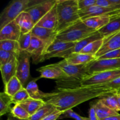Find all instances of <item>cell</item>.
I'll list each match as a JSON object with an SVG mask.
<instances>
[{
	"label": "cell",
	"instance_id": "6da1fadb",
	"mask_svg": "<svg viewBox=\"0 0 120 120\" xmlns=\"http://www.w3.org/2000/svg\"><path fill=\"white\" fill-rule=\"evenodd\" d=\"M115 91H116L104 85L80 87L47 93L44 101L53 105L59 111L64 112L92 98H100Z\"/></svg>",
	"mask_w": 120,
	"mask_h": 120
},
{
	"label": "cell",
	"instance_id": "7a4b0ae2",
	"mask_svg": "<svg viewBox=\"0 0 120 120\" xmlns=\"http://www.w3.org/2000/svg\"><path fill=\"white\" fill-rule=\"evenodd\" d=\"M79 11L77 0H57V34L81 19Z\"/></svg>",
	"mask_w": 120,
	"mask_h": 120
},
{
	"label": "cell",
	"instance_id": "3957f363",
	"mask_svg": "<svg viewBox=\"0 0 120 120\" xmlns=\"http://www.w3.org/2000/svg\"><path fill=\"white\" fill-rule=\"evenodd\" d=\"M42 0H13L3 9L0 16V29L15 21L26 9L42 2Z\"/></svg>",
	"mask_w": 120,
	"mask_h": 120
},
{
	"label": "cell",
	"instance_id": "277c9868",
	"mask_svg": "<svg viewBox=\"0 0 120 120\" xmlns=\"http://www.w3.org/2000/svg\"><path fill=\"white\" fill-rule=\"evenodd\" d=\"M96 32L97 30L89 28L82 19H80L72 25L57 34L56 39L62 42L76 43L86 38Z\"/></svg>",
	"mask_w": 120,
	"mask_h": 120
},
{
	"label": "cell",
	"instance_id": "5b68a950",
	"mask_svg": "<svg viewBox=\"0 0 120 120\" xmlns=\"http://www.w3.org/2000/svg\"><path fill=\"white\" fill-rule=\"evenodd\" d=\"M120 77V69L93 74L83 80L81 87L102 86Z\"/></svg>",
	"mask_w": 120,
	"mask_h": 120
},
{
	"label": "cell",
	"instance_id": "8992f818",
	"mask_svg": "<svg viewBox=\"0 0 120 120\" xmlns=\"http://www.w3.org/2000/svg\"><path fill=\"white\" fill-rule=\"evenodd\" d=\"M30 55L27 51H21L18 57V68L16 76L22 86L27 85L30 78Z\"/></svg>",
	"mask_w": 120,
	"mask_h": 120
},
{
	"label": "cell",
	"instance_id": "52a82bcc",
	"mask_svg": "<svg viewBox=\"0 0 120 120\" xmlns=\"http://www.w3.org/2000/svg\"><path fill=\"white\" fill-rule=\"evenodd\" d=\"M91 75L120 69V59L96 60L88 64Z\"/></svg>",
	"mask_w": 120,
	"mask_h": 120
},
{
	"label": "cell",
	"instance_id": "ba28073f",
	"mask_svg": "<svg viewBox=\"0 0 120 120\" xmlns=\"http://www.w3.org/2000/svg\"><path fill=\"white\" fill-rule=\"evenodd\" d=\"M57 0H42V2L25 11L31 16L34 25L45 15L56 3Z\"/></svg>",
	"mask_w": 120,
	"mask_h": 120
},
{
	"label": "cell",
	"instance_id": "9c48e42d",
	"mask_svg": "<svg viewBox=\"0 0 120 120\" xmlns=\"http://www.w3.org/2000/svg\"><path fill=\"white\" fill-rule=\"evenodd\" d=\"M120 12V9L112 8H104L98 5H94L87 9L79 11L80 18L82 20L91 17L98 16H114Z\"/></svg>",
	"mask_w": 120,
	"mask_h": 120
},
{
	"label": "cell",
	"instance_id": "30bf717a",
	"mask_svg": "<svg viewBox=\"0 0 120 120\" xmlns=\"http://www.w3.org/2000/svg\"><path fill=\"white\" fill-rule=\"evenodd\" d=\"M75 43H76L62 42L56 39L51 44L49 45L46 48L41 58L40 63L52 57H55L56 55L59 53L73 47L75 45Z\"/></svg>",
	"mask_w": 120,
	"mask_h": 120
},
{
	"label": "cell",
	"instance_id": "8fae6325",
	"mask_svg": "<svg viewBox=\"0 0 120 120\" xmlns=\"http://www.w3.org/2000/svg\"><path fill=\"white\" fill-rule=\"evenodd\" d=\"M103 37L102 35L100 34L98 31L96 32L92 35H90L86 38L78 42H76L75 43V45L71 48L66 50L62 52L59 53L56 55L55 57H62V58L65 59L66 57H68L70 54L73 53H79L82 50V49L86 46L89 43L93 42L94 41H97L98 39H102Z\"/></svg>",
	"mask_w": 120,
	"mask_h": 120
},
{
	"label": "cell",
	"instance_id": "7c38bea8",
	"mask_svg": "<svg viewBox=\"0 0 120 120\" xmlns=\"http://www.w3.org/2000/svg\"><path fill=\"white\" fill-rule=\"evenodd\" d=\"M36 70L40 73V78L50 79L59 80L68 77L66 74L56 63L41 67Z\"/></svg>",
	"mask_w": 120,
	"mask_h": 120
},
{
	"label": "cell",
	"instance_id": "4fadbf2b",
	"mask_svg": "<svg viewBox=\"0 0 120 120\" xmlns=\"http://www.w3.org/2000/svg\"><path fill=\"white\" fill-rule=\"evenodd\" d=\"M46 46V44L44 42L38 38L32 36L30 46L26 51L32 58L34 64L40 63L41 58Z\"/></svg>",
	"mask_w": 120,
	"mask_h": 120
},
{
	"label": "cell",
	"instance_id": "5bb4252c",
	"mask_svg": "<svg viewBox=\"0 0 120 120\" xmlns=\"http://www.w3.org/2000/svg\"><path fill=\"white\" fill-rule=\"evenodd\" d=\"M57 25V1L51 9L43 16L35 26L46 29H52L56 31Z\"/></svg>",
	"mask_w": 120,
	"mask_h": 120
},
{
	"label": "cell",
	"instance_id": "9a60e30c",
	"mask_svg": "<svg viewBox=\"0 0 120 120\" xmlns=\"http://www.w3.org/2000/svg\"><path fill=\"white\" fill-rule=\"evenodd\" d=\"M21 34V31L19 26L15 21H13L1 29L0 41L5 40L18 41Z\"/></svg>",
	"mask_w": 120,
	"mask_h": 120
},
{
	"label": "cell",
	"instance_id": "2e32d148",
	"mask_svg": "<svg viewBox=\"0 0 120 120\" xmlns=\"http://www.w3.org/2000/svg\"><path fill=\"white\" fill-rule=\"evenodd\" d=\"M103 40V45L96 55L97 59L109 52L120 49V32Z\"/></svg>",
	"mask_w": 120,
	"mask_h": 120
},
{
	"label": "cell",
	"instance_id": "e0dca14e",
	"mask_svg": "<svg viewBox=\"0 0 120 120\" xmlns=\"http://www.w3.org/2000/svg\"><path fill=\"white\" fill-rule=\"evenodd\" d=\"M31 32L33 36L38 38L44 42L47 45L46 48L56 39L57 35V33L55 30L37 26H34Z\"/></svg>",
	"mask_w": 120,
	"mask_h": 120
},
{
	"label": "cell",
	"instance_id": "ac0fdd59",
	"mask_svg": "<svg viewBox=\"0 0 120 120\" xmlns=\"http://www.w3.org/2000/svg\"><path fill=\"white\" fill-rule=\"evenodd\" d=\"M110 21L103 28L98 30L103 39H107L120 32V16H110Z\"/></svg>",
	"mask_w": 120,
	"mask_h": 120
},
{
	"label": "cell",
	"instance_id": "d6986e66",
	"mask_svg": "<svg viewBox=\"0 0 120 120\" xmlns=\"http://www.w3.org/2000/svg\"><path fill=\"white\" fill-rule=\"evenodd\" d=\"M64 59H65L69 64L73 65H84L96 60L97 58L95 56L79 52L70 54Z\"/></svg>",
	"mask_w": 120,
	"mask_h": 120
},
{
	"label": "cell",
	"instance_id": "ffe728a7",
	"mask_svg": "<svg viewBox=\"0 0 120 120\" xmlns=\"http://www.w3.org/2000/svg\"><path fill=\"white\" fill-rule=\"evenodd\" d=\"M3 83L5 85L12 77L16 76L18 68V58L0 66Z\"/></svg>",
	"mask_w": 120,
	"mask_h": 120
},
{
	"label": "cell",
	"instance_id": "44dd1931",
	"mask_svg": "<svg viewBox=\"0 0 120 120\" xmlns=\"http://www.w3.org/2000/svg\"><path fill=\"white\" fill-rule=\"evenodd\" d=\"M15 21L21 29V34L30 32L35 26L31 16L26 11L20 14Z\"/></svg>",
	"mask_w": 120,
	"mask_h": 120
},
{
	"label": "cell",
	"instance_id": "7402d4cb",
	"mask_svg": "<svg viewBox=\"0 0 120 120\" xmlns=\"http://www.w3.org/2000/svg\"><path fill=\"white\" fill-rule=\"evenodd\" d=\"M110 19V16H98L89 18L82 21L89 28L98 31L109 23Z\"/></svg>",
	"mask_w": 120,
	"mask_h": 120
},
{
	"label": "cell",
	"instance_id": "603a6c76",
	"mask_svg": "<svg viewBox=\"0 0 120 120\" xmlns=\"http://www.w3.org/2000/svg\"><path fill=\"white\" fill-rule=\"evenodd\" d=\"M41 79L40 77L34 79L30 81L26 86L25 89L28 91L30 98L36 100H45L46 96L47 93L42 92L39 89L38 86L36 83V81Z\"/></svg>",
	"mask_w": 120,
	"mask_h": 120
},
{
	"label": "cell",
	"instance_id": "cb8c5ba5",
	"mask_svg": "<svg viewBox=\"0 0 120 120\" xmlns=\"http://www.w3.org/2000/svg\"><path fill=\"white\" fill-rule=\"evenodd\" d=\"M94 104L96 114H97V118L99 120L107 118L109 117H111V116L120 114L118 112L112 110L104 105L103 103L101 102L100 99L94 102Z\"/></svg>",
	"mask_w": 120,
	"mask_h": 120
},
{
	"label": "cell",
	"instance_id": "d4e9b609",
	"mask_svg": "<svg viewBox=\"0 0 120 120\" xmlns=\"http://www.w3.org/2000/svg\"><path fill=\"white\" fill-rule=\"evenodd\" d=\"M45 103L44 100L34 99L30 97L22 103H20V104L31 116L32 115L35 113L40 108L44 105Z\"/></svg>",
	"mask_w": 120,
	"mask_h": 120
},
{
	"label": "cell",
	"instance_id": "484cf974",
	"mask_svg": "<svg viewBox=\"0 0 120 120\" xmlns=\"http://www.w3.org/2000/svg\"><path fill=\"white\" fill-rule=\"evenodd\" d=\"M22 88H23V86L21 82L16 76H14L5 85L4 93L12 97Z\"/></svg>",
	"mask_w": 120,
	"mask_h": 120
},
{
	"label": "cell",
	"instance_id": "4316f807",
	"mask_svg": "<svg viewBox=\"0 0 120 120\" xmlns=\"http://www.w3.org/2000/svg\"><path fill=\"white\" fill-rule=\"evenodd\" d=\"M56 108L51 104L45 103L35 113L32 115L28 120H42L56 110Z\"/></svg>",
	"mask_w": 120,
	"mask_h": 120
},
{
	"label": "cell",
	"instance_id": "83f0119b",
	"mask_svg": "<svg viewBox=\"0 0 120 120\" xmlns=\"http://www.w3.org/2000/svg\"><path fill=\"white\" fill-rule=\"evenodd\" d=\"M13 104L12 97L7 95L5 93L0 94V115L1 116L6 114L11 113L12 108L11 105Z\"/></svg>",
	"mask_w": 120,
	"mask_h": 120
},
{
	"label": "cell",
	"instance_id": "f1b7e54d",
	"mask_svg": "<svg viewBox=\"0 0 120 120\" xmlns=\"http://www.w3.org/2000/svg\"><path fill=\"white\" fill-rule=\"evenodd\" d=\"M0 50L13 53L19 55L21 50L18 41L5 40L0 41Z\"/></svg>",
	"mask_w": 120,
	"mask_h": 120
},
{
	"label": "cell",
	"instance_id": "f546056e",
	"mask_svg": "<svg viewBox=\"0 0 120 120\" xmlns=\"http://www.w3.org/2000/svg\"><path fill=\"white\" fill-rule=\"evenodd\" d=\"M115 92L110 93L109 94H107L105 96L100 97L101 98L100 99V100L107 107L118 112L120 111V110L119 107H118L117 98H116V96L115 95Z\"/></svg>",
	"mask_w": 120,
	"mask_h": 120
},
{
	"label": "cell",
	"instance_id": "4dcf8cb0",
	"mask_svg": "<svg viewBox=\"0 0 120 120\" xmlns=\"http://www.w3.org/2000/svg\"><path fill=\"white\" fill-rule=\"evenodd\" d=\"M103 42H104L103 39L93 41V42L89 43L86 47H84L80 52V53L96 56V54L101 48Z\"/></svg>",
	"mask_w": 120,
	"mask_h": 120
},
{
	"label": "cell",
	"instance_id": "1f68e13d",
	"mask_svg": "<svg viewBox=\"0 0 120 120\" xmlns=\"http://www.w3.org/2000/svg\"><path fill=\"white\" fill-rule=\"evenodd\" d=\"M11 113L14 117L20 120H28L30 117V115L26 111L24 108L21 106L20 104H15V105L12 108Z\"/></svg>",
	"mask_w": 120,
	"mask_h": 120
},
{
	"label": "cell",
	"instance_id": "d6a6232c",
	"mask_svg": "<svg viewBox=\"0 0 120 120\" xmlns=\"http://www.w3.org/2000/svg\"><path fill=\"white\" fill-rule=\"evenodd\" d=\"M32 37V35L31 32L27 34H21V36L18 42L21 51H26L28 50L30 46Z\"/></svg>",
	"mask_w": 120,
	"mask_h": 120
},
{
	"label": "cell",
	"instance_id": "836d02e7",
	"mask_svg": "<svg viewBox=\"0 0 120 120\" xmlns=\"http://www.w3.org/2000/svg\"><path fill=\"white\" fill-rule=\"evenodd\" d=\"M29 98H30L29 94L25 88L23 87L12 97V100L13 104H20Z\"/></svg>",
	"mask_w": 120,
	"mask_h": 120
},
{
	"label": "cell",
	"instance_id": "e575fe53",
	"mask_svg": "<svg viewBox=\"0 0 120 120\" xmlns=\"http://www.w3.org/2000/svg\"><path fill=\"white\" fill-rule=\"evenodd\" d=\"M19 55L13 53L0 50V66L8 63L15 58H18Z\"/></svg>",
	"mask_w": 120,
	"mask_h": 120
},
{
	"label": "cell",
	"instance_id": "d590c367",
	"mask_svg": "<svg viewBox=\"0 0 120 120\" xmlns=\"http://www.w3.org/2000/svg\"><path fill=\"white\" fill-rule=\"evenodd\" d=\"M79 10H83L96 5V0H77Z\"/></svg>",
	"mask_w": 120,
	"mask_h": 120
},
{
	"label": "cell",
	"instance_id": "8d00e7d4",
	"mask_svg": "<svg viewBox=\"0 0 120 120\" xmlns=\"http://www.w3.org/2000/svg\"><path fill=\"white\" fill-rule=\"evenodd\" d=\"M120 59V49L109 52L97 58V59Z\"/></svg>",
	"mask_w": 120,
	"mask_h": 120
},
{
	"label": "cell",
	"instance_id": "74e56055",
	"mask_svg": "<svg viewBox=\"0 0 120 120\" xmlns=\"http://www.w3.org/2000/svg\"><path fill=\"white\" fill-rule=\"evenodd\" d=\"M82 116H79L77 114L76 112H75L72 109H69V110H66L63 112L62 114V116L59 118V119H62V118H73V119L77 120L79 119Z\"/></svg>",
	"mask_w": 120,
	"mask_h": 120
},
{
	"label": "cell",
	"instance_id": "f35d334b",
	"mask_svg": "<svg viewBox=\"0 0 120 120\" xmlns=\"http://www.w3.org/2000/svg\"><path fill=\"white\" fill-rule=\"evenodd\" d=\"M104 86L112 89L115 91H120V77L110 83L104 84Z\"/></svg>",
	"mask_w": 120,
	"mask_h": 120
},
{
	"label": "cell",
	"instance_id": "ab89813d",
	"mask_svg": "<svg viewBox=\"0 0 120 120\" xmlns=\"http://www.w3.org/2000/svg\"><path fill=\"white\" fill-rule=\"evenodd\" d=\"M63 113V112L59 111V110H58L57 109H56V110H55V111H54L52 113L48 115V116L45 117V118L42 120H57V119H59V118L60 117V116H62Z\"/></svg>",
	"mask_w": 120,
	"mask_h": 120
},
{
	"label": "cell",
	"instance_id": "60d3db41",
	"mask_svg": "<svg viewBox=\"0 0 120 120\" xmlns=\"http://www.w3.org/2000/svg\"><path fill=\"white\" fill-rule=\"evenodd\" d=\"M89 118L90 120H99L97 118V114H96L94 102H92L90 103V110L89 111Z\"/></svg>",
	"mask_w": 120,
	"mask_h": 120
},
{
	"label": "cell",
	"instance_id": "b9f144b4",
	"mask_svg": "<svg viewBox=\"0 0 120 120\" xmlns=\"http://www.w3.org/2000/svg\"><path fill=\"white\" fill-rule=\"evenodd\" d=\"M96 5L104 8H112L110 0H96Z\"/></svg>",
	"mask_w": 120,
	"mask_h": 120
},
{
	"label": "cell",
	"instance_id": "7bdbcfd3",
	"mask_svg": "<svg viewBox=\"0 0 120 120\" xmlns=\"http://www.w3.org/2000/svg\"><path fill=\"white\" fill-rule=\"evenodd\" d=\"M101 120H120V114L111 116V117H109Z\"/></svg>",
	"mask_w": 120,
	"mask_h": 120
},
{
	"label": "cell",
	"instance_id": "ee69618b",
	"mask_svg": "<svg viewBox=\"0 0 120 120\" xmlns=\"http://www.w3.org/2000/svg\"><path fill=\"white\" fill-rule=\"evenodd\" d=\"M115 95H116V98H117L118 107H119V109L120 110V91H116L115 92Z\"/></svg>",
	"mask_w": 120,
	"mask_h": 120
},
{
	"label": "cell",
	"instance_id": "f6af8a7d",
	"mask_svg": "<svg viewBox=\"0 0 120 120\" xmlns=\"http://www.w3.org/2000/svg\"><path fill=\"white\" fill-rule=\"evenodd\" d=\"M7 120H20L18 119V118H16V117H14L11 114V113L8 114V118H7Z\"/></svg>",
	"mask_w": 120,
	"mask_h": 120
},
{
	"label": "cell",
	"instance_id": "bcb514c9",
	"mask_svg": "<svg viewBox=\"0 0 120 120\" xmlns=\"http://www.w3.org/2000/svg\"><path fill=\"white\" fill-rule=\"evenodd\" d=\"M117 15V16H120V12L118 14H117V15Z\"/></svg>",
	"mask_w": 120,
	"mask_h": 120
}]
</instances>
